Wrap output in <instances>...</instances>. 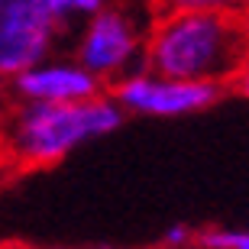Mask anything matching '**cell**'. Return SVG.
<instances>
[{
	"label": "cell",
	"instance_id": "cell-1",
	"mask_svg": "<svg viewBox=\"0 0 249 249\" xmlns=\"http://www.w3.org/2000/svg\"><path fill=\"white\" fill-rule=\"evenodd\" d=\"M249 58L243 7L168 3L149 7L142 68L172 81L230 88Z\"/></svg>",
	"mask_w": 249,
	"mask_h": 249
},
{
	"label": "cell",
	"instance_id": "cell-2",
	"mask_svg": "<svg viewBox=\"0 0 249 249\" xmlns=\"http://www.w3.org/2000/svg\"><path fill=\"white\" fill-rule=\"evenodd\" d=\"M120 123L123 113L110 101V94L65 107L10 104L0 117V149L13 172L49 168L84 142L120 129Z\"/></svg>",
	"mask_w": 249,
	"mask_h": 249
},
{
	"label": "cell",
	"instance_id": "cell-3",
	"mask_svg": "<svg viewBox=\"0 0 249 249\" xmlns=\"http://www.w3.org/2000/svg\"><path fill=\"white\" fill-rule=\"evenodd\" d=\"M146 29L149 10L129 7V3H104L68 42V55L110 91L123 78L142 71V52H146Z\"/></svg>",
	"mask_w": 249,
	"mask_h": 249
},
{
	"label": "cell",
	"instance_id": "cell-4",
	"mask_svg": "<svg viewBox=\"0 0 249 249\" xmlns=\"http://www.w3.org/2000/svg\"><path fill=\"white\" fill-rule=\"evenodd\" d=\"M65 36L58 33L46 0H0V84L55 55Z\"/></svg>",
	"mask_w": 249,
	"mask_h": 249
},
{
	"label": "cell",
	"instance_id": "cell-5",
	"mask_svg": "<svg viewBox=\"0 0 249 249\" xmlns=\"http://www.w3.org/2000/svg\"><path fill=\"white\" fill-rule=\"evenodd\" d=\"M110 101L120 107L123 117H156V120H168V117H188V113H201L207 107L220 101L223 88L213 84H191V81H172L152 71H136L123 78L120 84H113Z\"/></svg>",
	"mask_w": 249,
	"mask_h": 249
},
{
	"label": "cell",
	"instance_id": "cell-6",
	"mask_svg": "<svg viewBox=\"0 0 249 249\" xmlns=\"http://www.w3.org/2000/svg\"><path fill=\"white\" fill-rule=\"evenodd\" d=\"M13 104H46V107H65V104H81L91 97L107 94L91 74L71 55H49L36 68L23 71L19 78L3 88Z\"/></svg>",
	"mask_w": 249,
	"mask_h": 249
},
{
	"label": "cell",
	"instance_id": "cell-7",
	"mask_svg": "<svg viewBox=\"0 0 249 249\" xmlns=\"http://www.w3.org/2000/svg\"><path fill=\"white\" fill-rule=\"evenodd\" d=\"M46 3H49V13L55 19L58 33L65 36V42L104 7V0H46Z\"/></svg>",
	"mask_w": 249,
	"mask_h": 249
},
{
	"label": "cell",
	"instance_id": "cell-8",
	"mask_svg": "<svg viewBox=\"0 0 249 249\" xmlns=\"http://www.w3.org/2000/svg\"><path fill=\"white\" fill-rule=\"evenodd\" d=\"M165 246L168 249H188V246H194V230H191V227H185V223L172 227V230L165 233Z\"/></svg>",
	"mask_w": 249,
	"mask_h": 249
},
{
	"label": "cell",
	"instance_id": "cell-9",
	"mask_svg": "<svg viewBox=\"0 0 249 249\" xmlns=\"http://www.w3.org/2000/svg\"><path fill=\"white\" fill-rule=\"evenodd\" d=\"M230 88L240 94V97H249V58H246V65L240 68V74H236V81H233Z\"/></svg>",
	"mask_w": 249,
	"mask_h": 249
},
{
	"label": "cell",
	"instance_id": "cell-10",
	"mask_svg": "<svg viewBox=\"0 0 249 249\" xmlns=\"http://www.w3.org/2000/svg\"><path fill=\"white\" fill-rule=\"evenodd\" d=\"M227 249H249V230H230Z\"/></svg>",
	"mask_w": 249,
	"mask_h": 249
},
{
	"label": "cell",
	"instance_id": "cell-11",
	"mask_svg": "<svg viewBox=\"0 0 249 249\" xmlns=\"http://www.w3.org/2000/svg\"><path fill=\"white\" fill-rule=\"evenodd\" d=\"M13 175V168H10L7 156H3V149H0V191H3V185H7V178Z\"/></svg>",
	"mask_w": 249,
	"mask_h": 249
},
{
	"label": "cell",
	"instance_id": "cell-12",
	"mask_svg": "<svg viewBox=\"0 0 249 249\" xmlns=\"http://www.w3.org/2000/svg\"><path fill=\"white\" fill-rule=\"evenodd\" d=\"M243 26H246V39H249V7H243Z\"/></svg>",
	"mask_w": 249,
	"mask_h": 249
},
{
	"label": "cell",
	"instance_id": "cell-13",
	"mask_svg": "<svg viewBox=\"0 0 249 249\" xmlns=\"http://www.w3.org/2000/svg\"><path fill=\"white\" fill-rule=\"evenodd\" d=\"M0 97H3V84H0Z\"/></svg>",
	"mask_w": 249,
	"mask_h": 249
}]
</instances>
